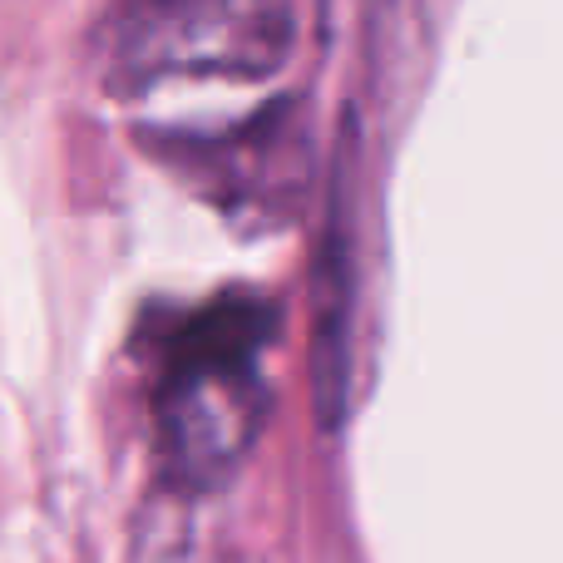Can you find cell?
I'll return each mask as SVG.
<instances>
[{"instance_id": "3", "label": "cell", "mask_w": 563, "mask_h": 563, "mask_svg": "<svg viewBox=\"0 0 563 563\" xmlns=\"http://www.w3.org/2000/svg\"><path fill=\"white\" fill-rule=\"evenodd\" d=\"M356 184V114L346 119L341 139L336 194H331L327 238L317 263V331H311V386H317L321 426H341V410L351 400V341H356L361 311V213L351 203Z\"/></svg>"}, {"instance_id": "4", "label": "cell", "mask_w": 563, "mask_h": 563, "mask_svg": "<svg viewBox=\"0 0 563 563\" xmlns=\"http://www.w3.org/2000/svg\"><path fill=\"white\" fill-rule=\"evenodd\" d=\"M233 563H247V559H233Z\"/></svg>"}, {"instance_id": "1", "label": "cell", "mask_w": 563, "mask_h": 563, "mask_svg": "<svg viewBox=\"0 0 563 563\" xmlns=\"http://www.w3.org/2000/svg\"><path fill=\"white\" fill-rule=\"evenodd\" d=\"M273 311L257 297H218L174 331L154 396L158 465L174 485L213 489L257 445L267 420L263 341Z\"/></svg>"}, {"instance_id": "2", "label": "cell", "mask_w": 563, "mask_h": 563, "mask_svg": "<svg viewBox=\"0 0 563 563\" xmlns=\"http://www.w3.org/2000/svg\"><path fill=\"white\" fill-rule=\"evenodd\" d=\"M291 55L282 0H119L99 30L109 89L168 79H263Z\"/></svg>"}]
</instances>
